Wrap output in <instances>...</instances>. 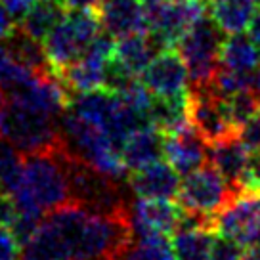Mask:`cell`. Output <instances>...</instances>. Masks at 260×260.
Here are the masks:
<instances>
[{"mask_svg":"<svg viewBox=\"0 0 260 260\" xmlns=\"http://www.w3.org/2000/svg\"><path fill=\"white\" fill-rule=\"evenodd\" d=\"M61 134H63L65 149L73 155L75 159L92 167L96 172L117 182L128 180V169L122 159V151L113 144V140L107 136L96 124L84 121L82 117L73 113L69 107L59 117Z\"/></svg>","mask_w":260,"mask_h":260,"instance_id":"7a4b0ae2","label":"cell"},{"mask_svg":"<svg viewBox=\"0 0 260 260\" xmlns=\"http://www.w3.org/2000/svg\"><path fill=\"white\" fill-rule=\"evenodd\" d=\"M14 29H16L14 19H12V16L8 14V10L4 8L2 2H0V41H6Z\"/></svg>","mask_w":260,"mask_h":260,"instance_id":"1f68e13d","label":"cell"},{"mask_svg":"<svg viewBox=\"0 0 260 260\" xmlns=\"http://www.w3.org/2000/svg\"><path fill=\"white\" fill-rule=\"evenodd\" d=\"M189 94V122L207 144H214L222 138L237 134L230 117L226 98H222L214 86H195L187 90Z\"/></svg>","mask_w":260,"mask_h":260,"instance_id":"ba28073f","label":"cell"},{"mask_svg":"<svg viewBox=\"0 0 260 260\" xmlns=\"http://www.w3.org/2000/svg\"><path fill=\"white\" fill-rule=\"evenodd\" d=\"M256 8V0H212L209 14L226 35H234L249 29Z\"/></svg>","mask_w":260,"mask_h":260,"instance_id":"ffe728a7","label":"cell"},{"mask_svg":"<svg viewBox=\"0 0 260 260\" xmlns=\"http://www.w3.org/2000/svg\"><path fill=\"white\" fill-rule=\"evenodd\" d=\"M247 251L241 243L236 239L222 234L214 236V245H212V260H247Z\"/></svg>","mask_w":260,"mask_h":260,"instance_id":"83f0119b","label":"cell"},{"mask_svg":"<svg viewBox=\"0 0 260 260\" xmlns=\"http://www.w3.org/2000/svg\"><path fill=\"white\" fill-rule=\"evenodd\" d=\"M65 14L67 8L61 0H37V4L27 12V16L17 23V27L31 35L32 39L44 41L48 32L63 19Z\"/></svg>","mask_w":260,"mask_h":260,"instance_id":"7402d4cb","label":"cell"},{"mask_svg":"<svg viewBox=\"0 0 260 260\" xmlns=\"http://www.w3.org/2000/svg\"><path fill=\"white\" fill-rule=\"evenodd\" d=\"M4 102H6V96H4V92L0 90V109H2V106H4Z\"/></svg>","mask_w":260,"mask_h":260,"instance_id":"d590c367","label":"cell"},{"mask_svg":"<svg viewBox=\"0 0 260 260\" xmlns=\"http://www.w3.org/2000/svg\"><path fill=\"white\" fill-rule=\"evenodd\" d=\"M71 155L61 147L56 151L23 155V178L10 195L17 212L44 216L61 205L73 201Z\"/></svg>","mask_w":260,"mask_h":260,"instance_id":"6da1fadb","label":"cell"},{"mask_svg":"<svg viewBox=\"0 0 260 260\" xmlns=\"http://www.w3.org/2000/svg\"><path fill=\"white\" fill-rule=\"evenodd\" d=\"M216 234L251 249L260 243V193L241 191L216 214Z\"/></svg>","mask_w":260,"mask_h":260,"instance_id":"30bf717a","label":"cell"},{"mask_svg":"<svg viewBox=\"0 0 260 260\" xmlns=\"http://www.w3.org/2000/svg\"><path fill=\"white\" fill-rule=\"evenodd\" d=\"M220 65L236 71L256 73L260 65V52L252 44L249 35L234 32L224 39V44L220 50Z\"/></svg>","mask_w":260,"mask_h":260,"instance_id":"44dd1931","label":"cell"},{"mask_svg":"<svg viewBox=\"0 0 260 260\" xmlns=\"http://www.w3.org/2000/svg\"><path fill=\"white\" fill-rule=\"evenodd\" d=\"M216 232L209 228L174 232L172 251L176 260H212V245Z\"/></svg>","mask_w":260,"mask_h":260,"instance_id":"603a6c76","label":"cell"},{"mask_svg":"<svg viewBox=\"0 0 260 260\" xmlns=\"http://www.w3.org/2000/svg\"><path fill=\"white\" fill-rule=\"evenodd\" d=\"M35 75H39V71H32L31 67H27L10 50L6 41H0V90L4 92V96L17 92L31 81Z\"/></svg>","mask_w":260,"mask_h":260,"instance_id":"cb8c5ba5","label":"cell"},{"mask_svg":"<svg viewBox=\"0 0 260 260\" xmlns=\"http://www.w3.org/2000/svg\"><path fill=\"white\" fill-rule=\"evenodd\" d=\"M67 10H100L104 0H61Z\"/></svg>","mask_w":260,"mask_h":260,"instance_id":"d6a6232c","label":"cell"},{"mask_svg":"<svg viewBox=\"0 0 260 260\" xmlns=\"http://www.w3.org/2000/svg\"><path fill=\"white\" fill-rule=\"evenodd\" d=\"M165 159L180 176H187L209 162V144L189 122L184 128L165 134Z\"/></svg>","mask_w":260,"mask_h":260,"instance_id":"7c38bea8","label":"cell"},{"mask_svg":"<svg viewBox=\"0 0 260 260\" xmlns=\"http://www.w3.org/2000/svg\"><path fill=\"white\" fill-rule=\"evenodd\" d=\"M236 195L237 191L228 184V180L211 162H207L201 169L184 176L176 201L184 209L216 216L224 207L232 203Z\"/></svg>","mask_w":260,"mask_h":260,"instance_id":"8992f818","label":"cell"},{"mask_svg":"<svg viewBox=\"0 0 260 260\" xmlns=\"http://www.w3.org/2000/svg\"><path fill=\"white\" fill-rule=\"evenodd\" d=\"M102 27L98 10H67L63 19L42 41L52 71L59 75L73 65L88 50Z\"/></svg>","mask_w":260,"mask_h":260,"instance_id":"277c9868","label":"cell"},{"mask_svg":"<svg viewBox=\"0 0 260 260\" xmlns=\"http://www.w3.org/2000/svg\"><path fill=\"white\" fill-rule=\"evenodd\" d=\"M247 32H249V37H251L252 44L256 46V50L260 52V10L254 14V17H252L251 25H249V29H247Z\"/></svg>","mask_w":260,"mask_h":260,"instance_id":"836d02e7","label":"cell"},{"mask_svg":"<svg viewBox=\"0 0 260 260\" xmlns=\"http://www.w3.org/2000/svg\"><path fill=\"white\" fill-rule=\"evenodd\" d=\"M251 151L243 146L237 134H232L228 138H222L214 144H209V162L228 180V184L241 193L239 184L247 169Z\"/></svg>","mask_w":260,"mask_h":260,"instance_id":"2e32d148","label":"cell"},{"mask_svg":"<svg viewBox=\"0 0 260 260\" xmlns=\"http://www.w3.org/2000/svg\"><path fill=\"white\" fill-rule=\"evenodd\" d=\"M226 32L214 23L211 16L195 21L176 44V50L184 57L189 73V86L211 84L220 67V50Z\"/></svg>","mask_w":260,"mask_h":260,"instance_id":"5b68a950","label":"cell"},{"mask_svg":"<svg viewBox=\"0 0 260 260\" xmlns=\"http://www.w3.org/2000/svg\"><path fill=\"white\" fill-rule=\"evenodd\" d=\"M205 6L199 0H159L147 6V31L165 48H176L186 31L205 17Z\"/></svg>","mask_w":260,"mask_h":260,"instance_id":"52a82bcc","label":"cell"},{"mask_svg":"<svg viewBox=\"0 0 260 260\" xmlns=\"http://www.w3.org/2000/svg\"><path fill=\"white\" fill-rule=\"evenodd\" d=\"M161 157H165V134L153 124L130 134L122 146V159L128 172L161 161Z\"/></svg>","mask_w":260,"mask_h":260,"instance_id":"e0dca14e","label":"cell"},{"mask_svg":"<svg viewBox=\"0 0 260 260\" xmlns=\"http://www.w3.org/2000/svg\"><path fill=\"white\" fill-rule=\"evenodd\" d=\"M151 124L169 134L189 124V94H174V96H153L149 106Z\"/></svg>","mask_w":260,"mask_h":260,"instance_id":"d6986e66","label":"cell"},{"mask_svg":"<svg viewBox=\"0 0 260 260\" xmlns=\"http://www.w3.org/2000/svg\"><path fill=\"white\" fill-rule=\"evenodd\" d=\"M0 2H2L4 8L8 10V14L16 23H19L27 16V12L37 4V0H0Z\"/></svg>","mask_w":260,"mask_h":260,"instance_id":"4dcf8cb0","label":"cell"},{"mask_svg":"<svg viewBox=\"0 0 260 260\" xmlns=\"http://www.w3.org/2000/svg\"><path fill=\"white\" fill-rule=\"evenodd\" d=\"M228 109H230V117L236 130H239L245 122L251 119L252 115L260 109V94L256 88H247L237 92L234 96L226 98Z\"/></svg>","mask_w":260,"mask_h":260,"instance_id":"484cf974","label":"cell"},{"mask_svg":"<svg viewBox=\"0 0 260 260\" xmlns=\"http://www.w3.org/2000/svg\"><path fill=\"white\" fill-rule=\"evenodd\" d=\"M98 14L104 29L117 39L147 32V6L142 0H104Z\"/></svg>","mask_w":260,"mask_h":260,"instance_id":"9a60e30c","label":"cell"},{"mask_svg":"<svg viewBox=\"0 0 260 260\" xmlns=\"http://www.w3.org/2000/svg\"><path fill=\"white\" fill-rule=\"evenodd\" d=\"M0 136L12 142L23 155L65 147L59 117L44 113L12 98H6L0 109Z\"/></svg>","mask_w":260,"mask_h":260,"instance_id":"3957f363","label":"cell"},{"mask_svg":"<svg viewBox=\"0 0 260 260\" xmlns=\"http://www.w3.org/2000/svg\"><path fill=\"white\" fill-rule=\"evenodd\" d=\"M0 260H21V243L8 224H0Z\"/></svg>","mask_w":260,"mask_h":260,"instance_id":"f546056e","label":"cell"},{"mask_svg":"<svg viewBox=\"0 0 260 260\" xmlns=\"http://www.w3.org/2000/svg\"><path fill=\"white\" fill-rule=\"evenodd\" d=\"M254 77L256 73H247V71H236V69H228L220 65L214 79H212V86L222 98H230L247 88H254Z\"/></svg>","mask_w":260,"mask_h":260,"instance_id":"4316f807","label":"cell"},{"mask_svg":"<svg viewBox=\"0 0 260 260\" xmlns=\"http://www.w3.org/2000/svg\"><path fill=\"white\" fill-rule=\"evenodd\" d=\"M199 2H203V4H211L212 0H199Z\"/></svg>","mask_w":260,"mask_h":260,"instance_id":"74e56055","label":"cell"},{"mask_svg":"<svg viewBox=\"0 0 260 260\" xmlns=\"http://www.w3.org/2000/svg\"><path fill=\"white\" fill-rule=\"evenodd\" d=\"M23 178V153L12 142L0 136V187L2 191L12 195Z\"/></svg>","mask_w":260,"mask_h":260,"instance_id":"d4e9b609","label":"cell"},{"mask_svg":"<svg viewBox=\"0 0 260 260\" xmlns=\"http://www.w3.org/2000/svg\"><path fill=\"white\" fill-rule=\"evenodd\" d=\"M142 82L153 96H174L187 90L189 73L176 48H165L140 73Z\"/></svg>","mask_w":260,"mask_h":260,"instance_id":"8fae6325","label":"cell"},{"mask_svg":"<svg viewBox=\"0 0 260 260\" xmlns=\"http://www.w3.org/2000/svg\"><path fill=\"white\" fill-rule=\"evenodd\" d=\"M254 88H256V92L260 94V65H258V69H256V77H254Z\"/></svg>","mask_w":260,"mask_h":260,"instance_id":"e575fe53","label":"cell"},{"mask_svg":"<svg viewBox=\"0 0 260 260\" xmlns=\"http://www.w3.org/2000/svg\"><path fill=\"white\" fill-rule=\"evenodd\" d=\"M128 189L146 199H178L180 174L169 161H155L128 174Z\"/></svg>","mask_w":260,"mask_h":260,"instance_id":"4fadbf2b","label":"cell"},{"mask_svg":"<svg viewBox=\"0 0 260 260\" xmlns=\"http://www.w3.org/2000/svg\"><path fill=\"white\" fill-rule=\"evenodd\" d=\"M161 50H165L161 42L155 39L151 32H132L126 37H121L115 44L113 57L121 65H124L128 71L138 75L151 63Z\"/></svg>","mask_w":260,"mask_h":260,"instance_id":"ac0fdd59","label":"cell"},{"mask_svg":"<svg viewBox=\"0 0 260 260\" xmlns=\"http://www.w3.org/2000/svg\"><path fill=\"white\" fill-rule=\"evenodd\" d=\"M146 6H149V4H155V2H159V0H142Z\"/></svg>","mask_w":260,"mask_h":260,"instance_id":"8d00e7d4","label":"cell"},{"mask_svg":"<svg viewBox=\"0 0 260 260\" xmlns=\"http://www.w3.org/2000/svg\"><path fill=\"white\" fill-rule=\"evenodd\" d=\"M256 6H258V10H260V0H256Z\"/></svg>","mask_w":260,"mask_h":260,"instance_id":"f35d334b","label":"cell"},{"mask_svg":"<svg viewBox=\"0 0 260 260\" xmlns=\"http://www.w3.org/2000/svg\"><path fill=\"white\" fill-rule=\"evenodd\" d=\"M237 136L251 153H260V109L237 130Z\"/></svg>","mask_w":260,"mask_h":260,"instance_id":"f1b7e54d","label":"cell"},{"mask_svg":"<svg viewBox=\"0 0 260 260\" xmlns=\"http://www.w3.org/2000/svg\"><path fill=\"white\" fill-rule=\"evenodd\" d=\"M182 211V205L174 203V199L136 197L134 201H130V222L134 236L144 232L174 234Z\"/></svg>","mask_w":260,"mask_h":260,"instance_id":"5bb4252c","label":"cell"},{"mask_svg":"<svg viewBox=\"0 0 260 260\" xmlns=\"http://www.w3.org/2000/svg\"><path fill=\"white\" fill-rule=\"evenodd\" d=\"M115 44L117 42L111 32H107L106 29L100 31V35L90 42L88 50L73 65H69L57 75L71 94L106 86L107 65L115 54Z\"/></svg>","mask_w":260,"mask_h":260,"instance_id":"9c48e42d","label":"cell"}]
</instances>
